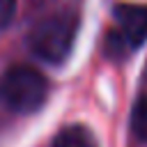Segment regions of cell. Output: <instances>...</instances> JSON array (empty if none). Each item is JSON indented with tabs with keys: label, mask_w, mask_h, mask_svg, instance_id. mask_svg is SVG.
<instances>
[{
	"label": "cell",
	"mask_w": 147,
	"mask_h": 147,
	"mask_svg": "<svg viewBox=\"0 0 147 147\" xmlns=\"http://www.w3.org/2000/svg\"><path fill=\"white\" fill-rule=\"evenodd\" d=\"M131 129L140 140H147V94L133 106L131 113Z\"/></svg>",
	"instance_id": "5b68a950"
},
{
	"label": "cell",
	"mask_w": 147,
	"mask_h": 147,
	"mask_svg": "<svg viewBox=\"0 0 147 147\" xmlns=\"http://www.w3.org/2000/svg\"><path fill=\"white\" fill-rule=\"evenodd\" d=\"M53 147H99V142L87 126L74 124V126H64L55 136Z\"/></svg>",
	"instance_id": "277c9868"
},
{
	"label": "cell",
	"mask_w": 147,
	"mask_h": 147,
	"mask_svg": "<svg viewBox=\"0 0 147 147\" xmlns=\"http://www.w3.org/2000/svg\"><path fill=\"white\" fill-rule=\"evenodd\" d=\"M0 94L11 110L30 115L44 106L48 96V80L34 67L18 64L5 74L0 83Z\"/></svg>",
	"instance_id": "7a4b0ae2"
},
{
	"label": "cell",
	"mask_w": 147,
	"mask_h": 147,
	"mask_svg": "<svg viewBox=\"0 0 147 147\" xmlns=\"http://www.w3.org/2000/svg\"><path fill=\"white\" fill-rule=\"evenodd\" d=\"M16 11V0H0V28H5Z\"/></svg>",
	"instance_id": "8992f818"
},
{
	"label": "cell",
	"mask_w": 147,
	"mask_h": 147,
	"mask_svg": "<svg viewBox=\"0 0 147 147\" xmlns=\"http://www.w3.org/2000/svg\"><path fill=\"white\" fill-rule=\"evenodd\" d=\"M115 28L108 32V46L113 53H126L138 48L147 39V7L142 5H115Z\"/></svg>",
	"instance_id": "3957f363"
},
{
	"label": "cell",
	"mask_w": 147,
	"mask_h": 147,
	"mask_svg": "<svg viewBox=\"0 0 147 147\" xmlns=\"http://www.w3.org/2000/svg\"><path fill=\"white\" fill-rule=\"evenodd\" d=\"M76 16L71 14H53L41 18L28 34L30 51L48 64H62L76 44Z\"/></svg>",
	"instance_id": "6da1fadb"
}]
</instances>
